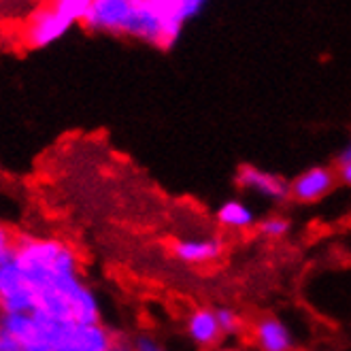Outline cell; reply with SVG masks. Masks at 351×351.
Masks as SVG:
<instances>
[{
    "instance_id": "5",
    "label": "cell",
    "mask_w": 351,
    "mask_h": 351,
    "mask_svg": "<svg viewBox=\"0 0 351 351\" xmlns=\"http://www.w3.org/2000/svg\"><path fill=\"white\" fill-rule=\"evenodd\" d=\"M234 181L241 190L258 194L266 200L285 202L287 198H290V181L281 175H277V173L258 169V167H254V164H241V167L237 169Z\"/></svg>"
},
{
    "instance_id": "20",
    "label": "cell",
    "mask_w": 351,
    "mask_h": 351,
    "mask_svg": "<svg viewBox=\"0 0 351 351\" xmlns=\"http://www.w3.org/2000/svg\"><path fill=\"white\" fill-rule=\"evenodd\" d=\"M0 351H24V349L19 347L9 335H5L3 330H0Z\"/></svg>"
},
{
    "instance_id": "17",
    "label": "cell",
    "mask_w": 351,
    "mask_h": 351,
    "mask_svg": "<svg viewBox=\"0 0 351 351\" xmlns=\"http://www.w3.org/2000/svg\"><path fill=\"white\" fill-rule=\"evenodd\" d=\"M132 345H134V351H169V347L160 339H156L154 335H147V332H141V335L132 337Z\"/></svg>"
},
{
    "instance_id": "1",
    "label": "cell",
    "mask_w": 351,
    "mask_h": 351,
    "mask_svg": "<svg viewBox=\"0 0 351 351\" xmlns=\"http://www.w3.org/2000/svg\"><path fill=\"white\" fill-rule=\"evenodd\" d=\"M11 254L34 290L32 313L77 324L102 322L98 296L81 277L73 245L56 237L19 234Z\"/></svg>"
},
{
    "instance_id": "3",
    "label": "cell",
    "mask_w": 351,
    "mask_h": 351,
    "mask_svg": "<svg viewBox=\"0 0 351 351\" xmlns=\"http://www.w3.org/2000/svg\"><path fill=\"white\" fill-rule=\"evenodd\" d=\"M40 330V339L47 351H107L111 343L113 328L105 322L77 324L51 319L34 313Z\"/></svg>"
},
{
    "instance_id": "15",
    "label": "cell",
    "mask_w": 351,
    "mask_h": 351,
    "mask_svg": "<svg viewBox=\"0 0 351 351\" xmlns=\"http://www.w3.org/2000/svg\"><path fill=\"white\" fill-rule=\"evenodd\" d=\"M213 311H215V319H217V326L223 337H232V335L241 332L243 319L232 306H217Z\"/></svg>"
},
{
    "instance_id": "6",
    "label": "cell",
    "mask_w": 351,
    "mask_h": 351,
    "mask_svg": "<svg viewBox=\"0 0 351 351\" xmlns=\"http://www.w3.org/2000/svg\"><path fill=\"white\" fill-rule=\"evenodd\" d=\"M337 185L339 183L332 169L326 164H317V167L302 171L290 181V198L300 204H313L324 200Z\"/></svg>"
},
{
    "instance_id": "9",
    "label": "cell",
    "mask_w": 351,
    "mask_h": 351,
    "mask_svg": "<svg viewBox=\"0 0 351 351\" xmlns=\"http://www.w3.org/2000/svg\"><path fill=\"white\" fill-rule=\"evenodd\" d=\"M0 330L9 335L24 351H47L40 339V330L34 313L0 315Z\"/></svg>"
},
{
    "instance_id": "19",
    "label": "cell",
    "mask_w": 351,
    "mask_h": 351,
    "mask_svg": "<svg viewBox=\"0 0 351 351\" xmlns=\"http://www.w3.org/2000/svg\"><path fill=\"white\" fill-rule=\"evenodd\" d=\"M15 232H11V228H7L5 223H0V254H5L9 252L13 243H15Z\"/></svg>"
},
{
    "instance_id": "13",
    "label": "cell",
    "mask_w": 351,
    "mask_h": 351,
    "mask_svg": "<svg viewBox=\"0 0 351 351\" xmlns=\"http://www.w3.org/2000/svg\"><path fill=\"white\" fill-rule=\"evenodd\" d=\"M254 228L266 241H279V239L290 234L292 221L287 219V217H283V215H266V217H262V219L256 221Z\"/></svg>"
},
{
    "instance_id": "12",
    "label": "cell",
    "mask_w": 351,
    "mask_h": 351,
    "mask_svg": "<svg viewBox=\"0 0 351 351\" xmlns=\"http://www.w3.org/2000/svg\"><path fill=\"white\" fill-rule=\"evenodd\" d=\"M215 219L219 226H223V228H228V230H250L258 221L256 211L239 198H230L221 202L215 211Z\"/></svg>"
},
{
    "instance_id": "21",
    "label": "cell",
    "mask_w": 351,
    "mask_h": 351,
    "mask_svg": "<svg viewBox=\"0 0 351 351\" xmlns=\"http://www.w3.org/2000/svg\"><path fill=\"white\" fill-rule=\"evenodd\" d=\"M215 351H243L241 347H217Z\"/></svg>"
},
{
    "instance_id": "8",
    "label": "cell",
    "mask_w": 351,
    "mask_h": 351,
    "mask_svg": "<svg viewBox=\"0 0 351 351\" xmlns=\"http://www.w3.org/2000/svg\"><path fill=\"white\" fill-rule=\"evenodd\" d=\"M254 341L260 351H294L296 341L290 326L275 315H264L254 324Z\"/></svg>"
},
{
    "instance_id": "11",
    "label": "cell",
    "mask_w": 351,
    "mask_h": 351,
    "mask_svg": "<svg viewBox=\"0 0 351 351\" xmlns=\"http://www.w3.org/2000/svg\"><path fill=\"white\" fill-rule=\"evenodd\" d=\"M185 332H188L190 341L200 349H215L223 335L217 326L215 311L211 306H198L185 319Z\"/></svg>"
},
{
    "instance_id": "16",
    "label": "cell",
    "mask_w": 351,
    "mask_h": 351,
    "mask_svg": "<svg viewBox=\"0 0 351 351\" xmlns=\"http://www.w3.org/2000/svg\"><path fill=\"white\" fill-rule=\"evenodd\" d=\"M330 169H332V173L337 177V183L349 188L351 185V145L341 147V152L335 156V162Z\"/></svg>"
},
{
    "instance_id": "18",
    "label": "cell",
    "mask_w": 351,
    "mask_h": 351,
    "mask_svg": "<svg viewBox=\"0 0 351 351\" xmlns=\"http://www.w3.org/2000/svg\"><path fill=\"white\" fill-rule=\"evenodd\" d=\"M107 351H134L132 337L126 335V332H121V330H113L111 343H109V349Z\"/></svg>"
},
{
    "instance_id": "2",
    "label": "cell",
    "mask_w": 351,
    "mask_h": 351,
    "mask_svg": "<svg viewBox=\"0 0 351 351\" xmlns=\"http://www.w3.org/2000/svg\"><path fill=\"white\" fill-rule=\"evenodd\" d=\"M81 26L94 34L128 36L164 51L181 36L149 0H92Z\"/></svg>"
},
{
    "instance_id": "4",
    "label": "cell",
    "mask_w": 351,
    "mask_h": 351,
    "mask_svg": "<svg viewBox=\"0 0 351 351\" xmlns=\"http://www.w3.org/2000/svg\"><path fill=\"white\" fill-rule=\"evenodd\" d=\"M11 250L0 254V315L32 313L36 296L22 268L13 260Z\"/></svg>"
},
{
    "instance_id": "7",
    "label": "cell",
    "mask_w": 351,
    "mask_h": 351,
    "mask_svg": "<svg viewBox=\"0 0 351 351\" xmlns=\"http://www.w3.org/2000/svg\"><path fill=\"white\" fill-rule=\"evenodd\" d=\"M73 26L62 19L49 5L38 9L30 19H28V26L24 30V40H26V47L30 49H43L49 47L56 40H60L64 36Z\"/></svg>"
},
{
    "instance_id": "10",
    "label": "cell",
    "mask_w": 351,
    "mask_h": 351,
    "mask_svg": "<svg viewBox=\"0 0 351 351\" xmlns=\"http://www.w3.org/2000/svg\"><path fill=\"white\" fill-rule=\"evenodd\" d=\"M226 245L217 237L181 239L173 243V256L183 264H211L221 258Z\"/></svg>"
},
{
    "instance_id": "14",
    "label": "cell",
    "mask_w": 351,
    "mask_h": 351,
    "mask_svg": "<svg viewBox=\"0 0 351 351\" xmlns=\"http://www.w3.org/2000/svg\"><path fill=\"white\" fill-rule=\"evenodd\" d=\"M90 5H92V0H51L49 7L62 19H66L71 26H75V24H81V19L86 17Z\"/></svg>"
}]
</instances>
